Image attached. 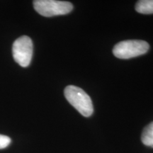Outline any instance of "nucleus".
<instances>
[{
    "mask_svg": "<svg viewBox=\"0 0 153 153\" xmlns=\"http://www.w3.org/2000/svg\"><path fill=\"white\" fill-rule=\"evenodd\" d=\"M33 51V42L28 36H21L13 44L12 53L14 60L23 68H26L30 65Z\"/></svg>",
    "mask_w": 153,
    "mask_h": 153,
    "instance_id": "20e7f679",
    "label": "nucleus"
},
{
    "mask_svg": "<svg viewBox=\"0 0 153 153\" xmlns=\"http://www.w3.org/2000/svg\"><path fill=\"white\" fill-rule=\"evenodd\" d=\"M65 97L69 103L85 117H89L94 112L92 101L81 88L70 85L64 91Z\"/></svg>",
    "mask_w": 153,
    "mask_h": 153,
    "instance_id": "f257e3e1",
    "label": "nucleus"
},
{
    "mask_svg": "<svg viewBox=\"0 0 153 153\" xmlns=\"http://www.w3.org/2000/svg\"><path fill=\"white\" fill-rule=\"evenodd\" d=\"M135 10L140 14H153V0H140L135 4Z\"/></svg>",
    "mask_w": 153,
    "mask_h": 153,
    "instance_id": "39448f33",
    "label": "nucleus"
},
{
    "mask_svg": "<svg viewBox=\"0 0 153 153\" xmlns=\"http://www.w3.org/2000/svg\"><path fill=\"white\" fill-rule=\"evenodd\" d=\"M141 140L145 145L153 148V122L147 126L143 130Z\"/></svg>",
    "mask_w": 153,
    "mask_h": 153,
    "instance_id": "423d86ee",
    "label": "nucleus"
},
{
    "mask_svg": "<svg viewBox=\"0 0 153 153\" xmlns=\"http://www.w3.org/2000/svg\"><path fill=\"white\" fill-rule=\"evenodd\" d=\"M150 45L141 40H128L119 42L113 49L114 56L120 59H130L144 55L149 51Z\"/></svg>",
    "mask_w": 153,
    "mask_h": 153,
    "instance_id": "f03ea898",
    "label": "nucleus"
},
{
    "mask_svg": "<svg viewBox=\"0 0 153 153\" xmlns=\"http://www.w3.org/2000/svg\"><path fill=\"white\" fill-rule=\"evenodd\" d=\"M11 142V140L7 135H0V150L8 147Z\"/></svg>",
    "mask_w": 153,
    "mask_h": 153,
    "instance_id": "0eeeda50",
    "label": "nucleus"
},
{
    "mask_svg": "<svg viewBox=\"0 0 153 153\" xmlns=\"http://www.w3.org/2000/svg\"><path fill=\"white\" fill-rule=\"evenodd\" d=\"M33 7L38 14L45 17L65 15L73 9V5L69 1L57 0H36Z\"/></svg>",
    "mask_w": 153,
    "mask_h": 153,
    "instance_id": "7ed1b4c3",
    "label": "nucleus"
}]
</instances>
